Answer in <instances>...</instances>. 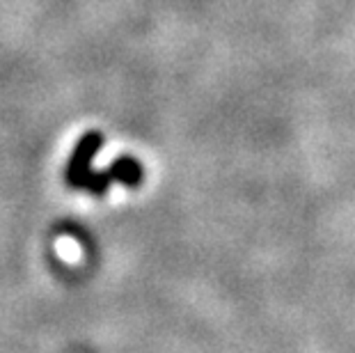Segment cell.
<instances>
[{
    "mask_svg": "<svg viewBox=\"0 0 355 353\" xmlns=\"http://www.w3.org/2000/svg\"><path fill=\"white\" fill-rule=\"evenodd\" d=\"M103 147V133L101 131H87L83 133L80 140L76 142L73 152L67 161V168H64V182L69 189H76V191H85V186L92 177V163L99 154V149Z\"/></svg>",
    "mask_w": 355,
    "mask_h": 353,
    "instance_id": "1",
    "label": "cell"
},
{
    "mask_svg": "<svg viewBox=\"0 0 355 353\" xmlns=\"http://www.w3.org/2000/svg\"><path fill=\"white\" fill-rule=\"evenodd\" d=\"M142 179H145L142 165L135 161L133 156H119V159L112 161L103 172H92L85 191L89 195H94V198H101V195L108 193L112 182L122 184L126 189H138L142 184Z\"/></svg>",
    "mask_w": 355,
    "mask_h": 353,
    "instance_id": "2",
    "label": "cell"
}]
</instances>
